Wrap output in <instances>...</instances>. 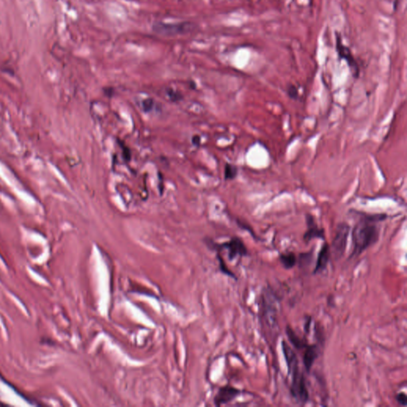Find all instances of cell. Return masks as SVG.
Returning a JSON list of instances; mask_svg holds the SVG:
<instances>
[{
    "label": "cell",
    "mask_w": 407,
    "mask_h": 407,
    "mask_svg": "<svg viewBox=\"0 0 407 407\" xmlns=\"http://www.w3.org/2000/svg\"><path fill=\"white\" fill-rule=\"evenodd\" d=\"M306 224L307 231L303 236V240L305 243L308 244L313 239L325 240V230L319 228L312 215H306Z\"/></svg>",
    "instance_id": "cell-7"
},
{
    "label": "cell",
    "mask_w": 407,
    "mask_h": 407,
    "mask_svg": "<svg viewBox=\"0 0 407 407\" xmlns=\"http://www.w3.org/2000/svg\"><path fill=\"white\" fill-rule=\"evenodd\" d=\"M219 248L228 251V259L232 261L237 257L248 256V252L242 240L237 237L232 238L230 241L219 245Z\"/></svg>",
    "instance_id": "cell-5"
},
{
    "label": "cell",
    "mask_w": 407,
    "mask_h": 407,
    "mask_svg": "<svg viewBox=\"0 0 407 407\" xmlns=\"http://www.w3.org/2000/svg\"><path fill=\"white\" fill-rule=\"evenodd\" d=\"M279 260L284 268L287 270L291 269L297 264V257L293 252L280 255Z\"/></svg>",
    "instance_id": "cell-13"
},
{
    "label": "cell",
    "mask_w": 407,
    "mask_h": 407,
    "mask_svg": "<svg viewBox=\"0 0 407 407\" xmlns=\"http://www.w3.org/2000/svg\"><path fill=\"white\" fill-rule=\"evenodd\" d=\"M313 252H309V253H305V254H301L300 256V264L302 265L304 264V266H306L308 264H310L311 263V254H312Z\"/></svg>",
    "instance_id": "cell-16"
},
{
    "label": "cell",
    "mask_w": 407,
    "mask_h": 407,
    "mask_svg": "<svg viewBox=\"0 0 407 407\" xmlns=\"http://www.w3.org/2000/svg\"><path fill=\"white\" fill-rule=\"evenodd\" d=\"M285 333L287 335L289 342L291 343L293 346L298 349V350L305 349V347L308 345L305 340L299 338V336L296 334L295 332L290 328V326H287L285 328Z\"/></svg>",
    "instance_id": "cell-12"
},
{
    "label": "cell",
    "mask_w": 407,
    "mask_h": 407,
    "mask_svg": "<svg viewBox=\"0 0 407 407\" xmlns=\"http://www.w3.org/2000/svg\"><path fill=\"white\" fill-rule=\"evenodd\" d=\"M281 349H282V353H283L285 362L287 365L288 374L290 373L296 368H300L297 355L285 340L281 341Z\"/></svg>",
    "instance_id": "cell-9"
},
{
    "label": "cell",
    "mask_w": 407,
    "mask_h": 407,
    "mask_svg": "<svg viewBox=\"0 0 407 407\" xmlns=\"http://www.w3.org/2000/svg\"><path fill=\"white\" fill-rule=\"evenodd\" d=\"M311 319L309 317V320L307 321L306 323L305 324V330L306 331V333H309V324H310Z\"/></svg>",
    "instance_id": "cell-19"
},
{
    "label": "cell",
    "mask_w": 407,
    "mask_h": 407,
    "mask_svg": "<svg viewBox=\"0 0 407 407\" xmlns=\"http://www.w3.org/2000/svg\"><path fill=\"white\" fill-rule=\"evenodd\" d=\"M396 400L400 405L404 406V407L407 406V395L404 392L398 394L397 396H396Z\"/></svg>",
    "instance_id": "cell-17"
},
{
    "label": "cell",
    "mask_w": 407,
    "mask_h": 407,
    "mask_svg": "<svg viewBox=\"0 0 407 407\" xmlns=\"http://www.w3.org/2000/svg\"><path fill=\"white\" fill-rule=\"evenodd\" d=\"M142 105H143V109L144 111H149L151 109L152 106H153V101L152 100H146V101H144L143 103H142Z\"/></svg>",
    "instance_id": "cell-18"
},
{
    "label": "cell",
    "mask_w": 407,
    "mask_h": 407,
    "mask_svg": "<svg viewBox=\"0 0 407 407\" xmlns=\"http://www.w3.org/2000/svg\"><path fill=\"white\" fill-rule=\"evenodd\" d=\"M289 375L291 376L292 379L290 388L292 396L300 404H306L309 400V395L304 374L300 371V368H298L292 371Z\"/></svg>",
    "instance_id": "cell-3"
},
{
    "label": "cell",
    "mask_w": 407,
    "mask_h": 407,
    "mask_svg": "<svg viewBox=\"0 0 407 407\" xmlns=\"http://www.w3.org/2000/svg\"><path fill=\"white\" fill-rule=\"evenodd\" d=\"M387 217L385 214L363 215L352 230V258L358 257L377 243L380 232L379 223L384 221Z\"/></svg>",
    "instance_id": "cell-1"
},
{
    "label": "cell",
    "mask_w": 407,
    "mask_h": 407,
    "mask_svg": "<svg viewBox=\"0 0 407 407\" xmlns=\"http://www.w3.org/2000/svg\"><path fill=\"white\" fill-rule=\"evenodd\" d=\"M318 356L319 347L317 344L307 345L305 347L304 356H303V364L307 372H310L311 368L313 367L315 360L318 358Z\"/></svg>",
    "instance_id": "cell-11"
},
{
    "label": "cell",
    "mask_w": 407,
    "mask_h": 407,
    "mask_svg": "<svg viewBox=\"0 0 407 407\" xmlns=\"http://www.w3.org/2000/svg\"><path fill=\"white\" fill-rule=\"evenodd\" d=\"M287 93L290 98L296 100L298 97V91L294 85H290L288 87Z\"/></svg>",
    "instance_id": "cell-15"
},
{
    "label": "cell",
    "mask_w": 407,
    "mask_h": 407,
    "mask_svg": "<svg viewBox=\"0 0 407 407\" xmlns=\"http://www.w3.org/2000/svg\"><path fill=\"white\" fill-rule=\"evenodd\" d=\"M237 168L234 165H231V164H227L225 166V171H224V175H225V179L232 180L234 179L235 177L237 175Z\"/></svg>",
    "instance_id": "cell-14"
},
{
    "label": "cell",
    "mask_w": 407,
    "mask_h": 407,
    "mask_svg": "<svg viewBox=\"0 0 407 407\" xmlns=\"http://www.w3.org/2000/svg\"><path fill=\"white\" fill-rule=\"evenodd\" d=\"M240 393L241 392L240 390L236 389L232 386H224L219 389L217 396H215V405L220 407L228 404V403L233 401L236 397H238Z\"/></svg>",
    "instance_id": "cell-8"
},
{
    "label": "cell",
    "mask_w": 407,
    "mask_h": 407,
    "mask_svg": "<svg viewBox=\"0 0 407 407\" xmlns=\"http://www.w3.org/2000/svg\"><path fill=\"white\" fill-rule=\"evenodd\" d=\"M350 226L346 223H341L336 228V235L332 243V252L335 260H340L346 250Z\"/></svg>",
    "instance_id": "cell-4"
},
{
    "label": "cell",
    "mask_w": 407,
    "mask_h": 407,
    "mask_svg": "<svg viewBox=\"0 0 407 407\" xmlns=\"http://www.w3.org/2000/svg\"><path fill=\"white\" fill-rule=\"evenodd\" d=\"M330 247L327 243H325V244H323L321 250L319 252L318 257H317V260L316 262V266H315L313 273H317L326 269L327 265L329 264V259H330Z\"/></svg>",
    "instance_id": "cell-10"
},
{
    "label": "cell",
    "mask_w": 407,
    "mask_h": 407,
    "mask_svg": "<svg viewBox=\"0 0 407 407\" xmlns=\"http://www.w3.org/2000/svg\"><path fill=\"white\" fill-rule=\"evenodd\" d=\"M336 50H337L339 57L347 61V63L348 64L351 70H352V74L354 75L355 77H358L359 73H360V69H359L358 64H357L356 59L352 55L350 49L342 43L341 37H340L338 33H336Z\"/></svg>",
    "instance_id": "cell-6"
},
{
    "label": "cell",
    "mask_w": 407,
    "mask_h": 407,
    "mask_svg": "<svg viewBox=\"0 0 407 407\" xmlns=\"http://www.w3.org/2000/svg\"><path fill=\"white\" fill-rule=\"evenodd\" d=\"M194 29V25L191 22H156L152 26V30L156 34L162 36H177L188 34Z\"/></svg>",
    "instance_id": "cell-2"
}]
</instances>
